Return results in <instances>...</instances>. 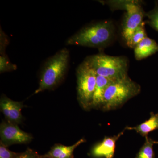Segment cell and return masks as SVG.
Masks as SVG:
<instances>
[{"instance_id": "16", "label": "cell", "mask_w": 158, "mask_h": 158, "mask_svg": "<svg viewBox=\"0 0 158 158\" xmlns=\"http://www.w3.org/2000/svg\"><path fill=\"white\" fill-rule=\"evenodd\" d=\"M110 5L114 9H124L128 11L139 5L138 2L134 1H111Z\"/></svg>"}, {"instance_id": "11", "label": "cell", "mask_w": 158, "mask_h": 158, "mask_svg": "<svg viewBox=\"0 0 158 158\" xmlns=\"http://www.w3.org/2000/svg\"><path fill=\"white\" fill-rule=\"evenodd\" d=\"M158 52V44L153 40L147 37L134 48L135 58L138 60L147 58Z\"/></svg>"}, {"instance_id": "12", "label": "cell", "mask_w": 158, "mask_h": 158, "mask_svg": "<svg viewBox=\"0 0 158 158\" xmlns=\"http://www.w3.org/2000/svg\"><path fill=\"white\" fill-rule=\"evenodd\" d=\"M115 81L116 80L97 75L96 86L92 98L91 107H98L102 106L106 89Z\"/></svg>"}, {"instance_id": "2", "label": "cell", "mask_w": 158, "mask_h": 158, "mask_svg": "<svg viewBox=\"0 0 158 158\" xmlns=\"http://www.w3.org/2000/svg\"><path fill=\"white\" fill-rule=\"evenodd\" d=\"M69 59V51L65 48L48 59L43 67L39 87L34 93L49 90L58 85L65 76Z\"/></svg>"}, {"instance_id": "6", "label": "cell", "mask_w": 158, "mask_h": 158, "mask_svg": "<svg viewBox=\"0 0 158 158\" xmlns=\"http://www.w3.org/2000/svg\"><path fill=\"white\" fill-rule=\"evenodd\" d=\"M1 143L6 147L14 144H26L30 143L33 137L25 132L17 126L8 121H3L0 126Z\"/></svg>"}, {"instance_id": "20", "label": "cell", "mask_w": 158, "mask_h": 158, "mask_svg": "<svg viewBox=\"0 0 158 158\" xmlns=\"http://www.w3.org/2000/svg\"><path fill=\"white\" fill-rule=\"evenodd\" d=\"M39 155L35 151L28 148L24 152L19 153L16 158H38Z\"/></svg>"}, {"instance_id": "10", "label": "cell", "mask_w": 158, "mask_h": 158, "mask_svg": "<svg viewBox=\"0 0 158 158\" xmlns=\"http://www.w3.org/2000/svg\"><path fill=\"white\" fill-rule=\"evenodd\" d=\"M85 141L86 140L85 139L82 138L75 144L71 146L56 144L47 153L39 155L38 158H73L74 150Z\"/></svg>"}, {"instance_id": "19", "label": "cell", "mask_w": 158, "mask_h": 158, "mask_svg": "<svg viewBox=\"0 0 158 158\" xmlns=\"http://www.w3.org/2000/svg\"><path fill=\"white\" fill-rule=\"evenodd\" d=\"M5 145L1 143L0 145V158H16L18 153L11 151Z\"/></svg>"}, {"instance_id": "1", "label": "cell", "mask_w": 158, "mask_h": 158, "mask_svg": "<svg viewBox=\"0 0 158 158\" xmlns=\"http://www.w3.org/2000/svg\"><path fill=\"white\" fill-rule=\"evenodd\" d=\"M113 23L108 21L90 24L66 40V45L100 48L111 42L114 35Z\"/></svg>"}, {"instance_id": "18", "label": "cell", "mask_w": 158, "mask_h": 158, "mask_svg": "<svg viewBox=\"0 0 158 158\" xmlns=\"http://www.w3.org/2000/svg\"><path fill=\"white\" fill-rule=\"evenodd\" d=\"M16 66L12 64L5 55H1L0 57V72L1 73L6 72L15 70Z\"/></svg>"}, {"instance_id": "8", "label": "cell", "mask_w": 158, "mask_h": 158, "mask_svg": "<svg viewBox=\"0 0 158 158\" xmlns=\"http://www.w3.org/2000/svg\"><path fill=\"white\" fill-rule=\"evenodd\" d=\"M0 107L7 121L16 124L22 122L21 111L24 107L22 102L14 101L6 96H2L0 101Z\"/></svg>"}, {"instance_id": "4", "label": "cell", "mask_w": 158, "mask_h": 158, "mask_svg": "<svg viewBox=\"0 0 158 158\" xmlns=\"http://www.w3.org/2000/svg\"><path fill=\"white\" fill-rule=\"evenodd\" d=\"M86 60L97 75L114 80L128 76L127 60L124 57L100 54L91 56Z\"/></svg>"}, {"instance_id": "9", "label": "cell", "mask_w": 158, "mask_h": 158, "mask_svg": "<svg viewBox=\"0 0 158 158\" xmlns=\"http://www.w3.org/2000/svg\"><path fill=\"white\" fill-rule=\"evenodd\" d=\"M123 133V131L116 136L106 137L102 141L93 148L91 151L92 156L95 158H113L116 141Z\"/></svg>"}, {"instance_id": "7", "label": "cell", "mask_w": 158, "mask_h": 158, "mask_svg": "<svg viewBox=\"0 0 158 158\" xmlns=\"http://www.w3.org/2000/svg\"><path fill=\"white\" fill-rule=\"evenodd\" d=\"M145 13L140 5L127 11L122 24V36L127 44L138 27L143 22Z\"/></svg>"}, {"instance_id": "5", "label": "cell", "mask_w": 158, "mask_h": 158, "mask_svg": "<svg viewBox=\"0 0 158 158\" xmlns=\"http://www.w3.org/2000/svg\"><path fill=\"white\" fill-rule=\"evenodd\" d=\"M97 75L87 60L77 69L78 99L85 110L91 107V102L96 84Z\"/></svg>"}, {"instance_id": "13", "label": "cell", "mask_w": 158, "mask_h": 158, "mask_svg": "<svg viewBox=\"0 0 158 158\" xmlns=\"http://www.w3.org/2000/svg\"><path fill=\"white\" fill-rule=\"evenodd\" d=\"M126 129L135 130L143 137H146L148 133L158 129V113H151L148 120L135 127H127Z\"/></svg>"}, {"instance_id": "15", "label": "cell", "mask_w": 158, "mask_h": 158, "mask_svg": "<svg viewBox=\"0 0 158 158\" xmlns=\"http://www.w3.org/2000/svg\"><path fill=\"white\" fill-rule=\"evenodd\" d=\"M146 37L147 36L144 28V23L143 22L134 32L127 45L130 48H135L136 46Z\"/></svg>"}, {"instance_id": "14", "label": "cell", "mask_w": 158, "mask_h": 158, "mask_svg": "<svg viewBox=\"0 0 158 158\" xmlns=\"http://www.w3.org/2000/svg\"><path fill=\"white\" fill-rule=\"evenodd\" d=\"M158 144V141L153 140L151 138L145 137V141L141 148L136 158H155L153 145Z\"/></svg>"}, {"instance_id": "3", "label": "cell", "mask_w": 158, "mask_h": 158, "mask_svg": "<svg viewBox=\"0 0 158 158\" xmlns=\"http://www.w3.org/2000/svg\"><path fill=\"white\" fill-rule=\"evenodd\" d=\"M140 85L128 76L116 80L107 87L104 95L102 108L104 110L119 107L140 93Z\"/></svg>"}, {"instance_id": "17", "label": "cell", "mask_w": 158, "mask_h": 158, "mask_svg": "<svg viewBox=\"0 0 158 158\" xmlns=\"http://www.w3.org/2000/svg\"><path fill=\"white\" fill-rule=\"evenodd\" d=\"M148 17V23L158 32V6L156 5L151 11L145 13Z\"/></svg>"}]
</instances>
